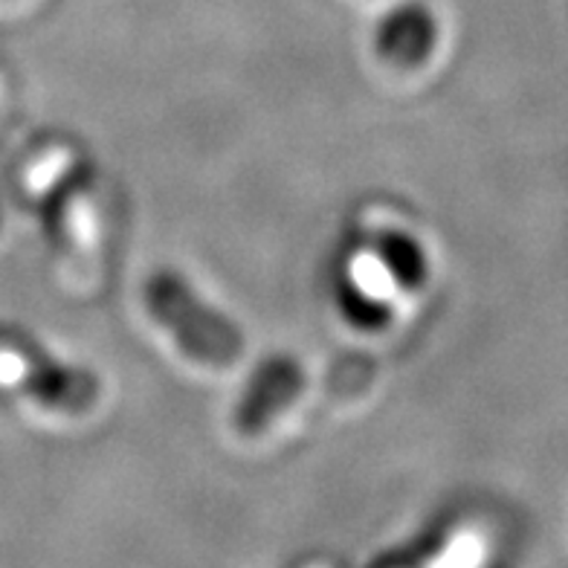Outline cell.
<instances>
[{
  "label": "cell",
  "mask_w": 568,
  "mask_h": 568,
  "mask_svg": "<svg viewBox=\"0 0 568 568\" xmlns=\"http://www.w3.org/2000/svg\"><path fill=\"white\" fill-rule=\"evenodd\" d=\"M145 307L151 320L203 366H232L244 354V331L224 311L206 305L174 270H160L145 282Z\"/></svg>",
  "instance_id": "cell-1"
},
{
  "label": "cell",
  "mask_w": 568,
  "mask_h": 568,
  "mask_svg": "<svg viewBox=\"0 0 568 568\" xmlns=\"http://www.w3.org/2000/svg\"><path fill=\"white\" fill-rule=\"evenodd\" d=\"M16 348L21 359V389L36 397L38 404L68 415L93 409L102 395V381L90 368L61 363L30 337L16 339Z\"/></svg>",
  "instance_id": "cell-2"
},
{
  "label": "cell",
  "mask_w": 568,
  "mask_h": 568,
  "mask_svg": "<svg viewBox=\"0 0 568 568\" xmlns=\"http://www.w3.org/2000/svg\"><path fill=\"white\" fill-rule=\"evenodd\" d=\"M305 389V368L291 354H273L250 374L247 389L232 412V424L241 435H262Z\"/></svg>",
  "instance_id": "cell-3"
},
{
  "label": "cell",
  "mask_w": 568,
  "mask_h": 568,
  "mask_svg": "<svg viewBox=\"0 0 568 568\" xmlns=\"http://www.w3.org/2000/svg\"><path fill=\"white\" fill-rule=\"evenodd\" d=\"M435 41H438V23L433 12L420 3H404L389 18H383L374 38V50L392 68L409 70L424 64L426 55L433 53Z\"/></svg>",
  "instance_id": "cell-4"
}]
</instances>
